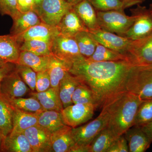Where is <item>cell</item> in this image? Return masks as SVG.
<instances>
[{
  "label": "cell",
  "mask_w": 152,
  "mask_h": 152,
  "mask_svg": "<svg viewBox=\"0 0 152 152\" xmlns=\"http://www.w3.org/2000/svg\"><path fill=\"white\" fill-rule=\"evenodd\" d=\"M134 66L129 61H91L84 58L73 64L69 72L89 87L96 109H102L127 91L128 76Z\"/></svg>",
  "instance_id": "cell-1"
},
{
  "label": "cell",
  "mask_w": 152,
  "mask_h": 152,
  "mask_svg": "<svg viewBox=\"0 0 152 152\" xmlns=\"http://www.w3.org/2000/svg\"><path fill=\"white\" fill-rule=\"evenodd\" d=\"M143 101L128 91L115 98L103 108L109 115L108 126L118 135H122L134 126L138 110Z\"/></svg>",
  "instance_id": "cell-2"
},
{
  "label": "cell",
  "mask_w": 152,
  "mask_h": 152,
  "mask_svg": "<svg viewBox=\"0 0 152 152\" xmlns=\"http://www.w3.org/2000/svg\"><path fill=\"white\" fill-rule=\"evenodd\" d=\"M109 115L104 109L90 122L72 128V134L75 145L69 152H89V146L101 131L107 126Z\"/></svg>",
  "instance_id": "cell-3"
},
{
  "label": "cell",
  "mask_w": 152,
  "mask_h": 152,
  "mask_svg": "<svg viewBox=\"0 0 152 152\" xmlns=\"http://www.w3.org/2000/svg\"><path fill=\"white\" fill-rule=\"evenodd\" d=\"M127 91L142 100L152 99V64L135 65L128 76Z\"/></svg>",
  "instance_id": "cell-4"
},
{
  "label": "cell",
  "mask_w": 152,
  "mask_h": 152,
  "mask_svg": "<svg viewBox=\"0 0 152 152\" xmlns=\"http://www.w3.org/2000/svg\"><path fill=\"white\" fill-rule=\"evenodd\" d=\"M101 29L124 37L134 22V17L127 15L124 11H97Z\"/></svg>",
  "instance_id": "cell-5"
},
{
  "label": "cell",
  "mask_w": 152,
  "mask_h": 152,
  "mask_svg": "<svg viewBox=\"0 0 152 152\" xmlns=\"http://www.w3.org/2000/svg\"><path fill=\"white\" fill-rule=\"evenodd\" d=\"M52 54L70 66L73 64L85 58L80 53L74 37L59 34L52 41Z\"/></svg>",
  "instance_id": "cell-6"
},
{
  "label": "cell",
  "mask_w": 152,
  "mask_h": 152,
  "mask_svg": "<svg viewBox=\"0 0 152 152\" xmlns=\"http://www.w3.org/2000/svg\"><path fill=\"white\" fill-rule=\"evenodd\" d=\"M73 6L67 0H44L34 8L43 23L57 27L63 17Z\"/></svg>",
  "instance_id": "cell-7"
},
{
  "label": "cell",
  "mask_w": 152,
  "mask_h": 152,
  "mask_svg": "<svg viewBox=\"0 0 152 152\" xmlns=\"http://www.w3.org/2000/svg\"><path fill=\"white\" fill-rule=\"evenodd\" d=\"M131 15L134 17L132 26L125 34L124 37L134 40L140 39L152 32V13L141 4L131 9Z\"/></svg>",
  "instance_id": "cell-8"
},
{
  "label": "cell",
  "mask_w": 152,
  "mask_h": 152,
  "mask_svg": "<svg viewBox=\"0 0 152 152\" xmlns=\"http://www.w3.org/2000/svg\"><path fill=\"white\" fill-rule=\"evenodd\" d=\"M96 110L93 104H76L66 107L61 112L65 124L73 128L92 118Z\"/></svg>",
  "instance_id": "cell-9"
},
{
  "label": "cell",
  "mask_w": 152,
  "mask_h": 152,
  "mask_svg": "<svg viewBox=\"0 0 152 152\" xmlns=\"http://www.w3.org/2000/svg\"><path fill=\"white\" fill-rule=\"evenodd\" d=\"M127 56L134 65L152 64V32L143 37L132 41Z\"/></svg>",
  "instance_id": "cell-10"
},
{
  "label": "cell",
  "mask_w": 152,
  "mask_h": 152,
  "mask_svg": "<svg viewBox=\"0 0 152 152\" xmlns=\"http://www.w3.org/2000/svg\"><path fill=\"white\" fill-rule=\"evenodd\" d=\"M89 32L94 39L99 43L127 56L132 40L101 29Z\"/></svg>",
  "instance_id": "cell-11"
},
{
  "label": "cell",
  "mask_w": 152,
  "mask_h": 152,
  "mask_svg": "<svg viewBox=\"0 0 152 152\" xmlns=\"http://www.w3.org/2000/svg\"><path fill=\"white\" fill-rule=\"evenodd\" d=\"M15 69L5 77L0 84V95L6 99L23 97L30 91Z\"/></svg>",
  "instance_id": "cell-12"
},
{
  "label": "cell",
  "mask_w": 152,
  "mask_h": 152,
  "mask_svg": "<svg viewBox=\"0 0 152 152\" xmlns=\"http://www.w3.org/2000/svg\"><path fill=\"white\" fill-rule=\"evenodd\" d=\"M31 145L33 152H52V133L38 124L24 132Z\"/></svg>",
  "instance_id": "cell-13"
},
{
  "label": "cell",
  "mask_w": 152,
  "mask_h": 152,
  "mask_svg": "<svg viewBox=\"0 0 152 152\" xmlns=\"http://www.w3.org/2000/svg\"><path fill=\"white\" fill-rule=\"evenodd\" d=\"M59 34L60 33L57 27L52 26L41 22L24 33L14 36L20 45L23 42L30 40L45 41L51 43L54 38Z\"/></svg>",
  "instance_id": "cell-14"
},
{
  "label": "cell",
  "mask_w": 152,
  "mask_h": 152,
  "mask_svg": "<svg viewBox=\"0 0 152 152\" xmlns=\"http://www.w3.org/2000/svg\"><path fill=\"white\" fill-rule=\"evenodd\" d=\"M127 142L129 152H145L152 142L141 127L133 126L124 134Z\"/></svg>",
  "instance_id": "cell-15"
},
{
  "label": "cell",
  "mask_w": 152,
  "mask_h": 152,
  "mask_svg": "<svg viewBox=\"0 0 152 152\" xmlns=\"http://www.w3.org/2000/svg\"><path fill=\"white\" fill-rule=\"evenodd\" d=\"M57 27L60 34L71 37L83 31H89L74 10L73 7L63 17Z\"/></svg>",
  "instance_id": "cell-16"
},
{
  "label": "cell",
  "mask_w": 152,
  "mask_h": 152,
  "mask_svg": "<svg viewBox=\"0 0 152 152\" xmlns=\"http://www.w3.org/2000/svg\"><path fill=\"white\" fill-rule=\"evenodd\" d=\"M73 9L90 31L101 29L98 23L96 12L88 0H83L75 5Z\"/></svg>",
  "instance_id": "cell-17"
},
{
  "label": "cell",
  "mask_w": 152,
  "mask_h": 152,
  "mask_svg": "<svg viewBox=\"0 0 152 152\" xmlns=\"http://www.w3.org/2000/svg\"><path fill=\"white\" fill-rule=\"evenodd\" d=\"M20 52V45L14 36H0V58L5 62L16 64Z\"/></svg>",
  "instance_id": "cell-18"
},
{
  "label": "cell",
  "mask_w": 152,
  "mask_h": 152,
  "mask_svg": "<svg viewBox=\"0 0 152 152\" xmlns=\"http://www.w3.org/2000/svg\"><path fill=\"white\" fill-rule=\"evenodd\" d=\"M31 96L39 102L45 110H56L61 112L64 109L60 97L59 88L51 87L42 92H32Z\"/></svg>",
  "instance_id": "cell-19"
},
{
  "label": "cell",
  "mask_w": 152,
  "mask_h": 152,
  "mask_svg": "<svg viewBox=\"0 0 152 152\" xmlns=\"http://www.w3.org/2000/svg\"><path fill=\"white\" fill-rule=\"evenodd\" d=\"M12 20L13 23L10 34L14 36L21 34L30 28L42 22L38 14L34 10L20 12Z\"/></svg>",
  "instance_id": "cell-20"
},
{
  "label": "cell",
  "mask_w": 152,
  "mask_h": 152,
  "mask_svg": "<svg viewBox=\"0 0 152 152\" xmlns=\"http://www.w3.org/2000/svg\"><path fill=\"white\" fill-rule=\"evenodd\" d=\"M72 128L66 126L52 133L51 142L53 152H69L75 145L72 134Z\"/></svg>",
  "instance_id": "cell-21"
},
{
  "label": "cell",
  "mask_w": 152,
  "mask_h": 152,
  "mask_svg": "<svg viewBox=\"0 0 152 152\" xmlns=\"http://www.w3.org/2000/svg\"><path fill=\"white\" fill-rule=\"evenodd\" d=\"M1 152H33L24 133H10L4 138Z\"/></svg>",
  "instance_id": "cell-22"
},
{
  "label": "cell",
  "mask_w": 152,
  "mask_h": 152,
  "mask_svg": "<svg viewBox=\"0 0 152 152\" xmlns=\"http://www.w3.org/2000/svg\"><path fill=\"white\" fill-rule=\"evenodd\" d=\"M81 80L69 72L66 74L60 82L59 90L60 99L64 108L72 105V97L76 88L81 83Z\"/></svg>",
  "instance_id": "cell-23"
},
{
  "label": "cell",
  "mask_w": 152,
  "mask_h": 152,
  "mask_svg": "<svg viewBox=\"0 0 152 152\" xmlns=\"http://www.w3.org/2000/svg\"><path fill=\"white\" fill-rule=\"evenodd\" d=\"M38 116V114L23 111L14 108L13 129L10 133H24L27 129L37 125Z\"/></svg>",
  "instance_id": "cell-24"
},
{
  "label": "cell",
  "mask_w": 152,
  "mask_h": 152,
  "mask_svg": "<svg viewBox=\"0 0 152 152\" xmlns=\"http://www.w3.org/2000/svg\"><path fill=\"white\" fill-rule=\"evenodd\" d=\"M120 136L107 126L104 128L89 146V152H107Z\"/></svg>",
  "instance_id": "cell-25"
},
{
  "label": "cell",
  "mask_w": 152,
  "mask_h": 152,
  "mask_svg": "<svg viewBox=\"0 0 152 152\" xmlns=\"http://www.w3.org/2000/svg\"><path fill=\"white\" fill-rule=\"evenodd\" d=\"M51 56H40L29 52L21 51L16 64L28 66L37 73L43 72L48 69Z\"/></svg>",
  "instance_id": "cell-26"
},
{
  "label": "cell",
  "mask_w": 152,
  "mask_h": 152,
  "mask_svg": "<svg viewBox=\"0 0 152 152\" xmlns=\"http://www.w3.org/2000/svg\"><path fill=\"white\" fill-rule=\"evenodd\" d=\"M70 66L66 63L55 57L51 56L48 71L52 88H59L60 82L69 72Z\"/></svg>",
  "instance_id": "cell-27"
},
{
  "label": "cell",
  "mask_w": 152,
  "mask_h": 152,
  "mask_svg": "<svg viewBox=\"0 0 152 152\" xmlns=\"http://www.w3.org/2000/svg\"><path fill=\"white\" fill-rule=\"evenodd\" d=\"M38 124L52 133L66 126L61 112L44 110L39 114Z\"/></svg>",
  "instance_id": "cell-28"
},
{
  "label": "cell",
  "mask_w": 152,
  "mask_h": 152,
  "mask_svg": "<svg viewBox=\"0 0 152 152\" xmlns=\"http://www.w3.org/2000/svg\"><path fill=\"white\" fill-rule=\"evenodd\" d=\"M13 112L14 108L8 101L0 95V133L4 137L12 130Z\"/></svg>",
  "instance_id": "cell-29"
},
{
  "label": "cell",
  "mask_w": 152,
  "mask_h": 152,
  "mask_svg": "<svg viewBox=\"0 0 152 152\" xmlns=\"http://www.w3.org/2000/svg\"><path fill=\"white\" fill-rule=\"evenodd\" d=\"M91 61H129L127 56L120 52L104 46L97 42L96 47L92 56L87 59ZM131 62V61H130Z\"/></svg>",
  "instance_id": "cell-30"
},
{
  "label": "cell",
  "mask_w": 152,
  "mask_h": 152,
  "mask_svg": "<svg viewBox=\"0 0 152 152\" xmlns=\"http://www.w3.org/2000/svg\"><path fill=\"white\" fill-rule=\"evenodd\" d=\"M80 53L85 58L92 56L96 47L97 42L91 35L89 31H83L75 36Z\"/></svg>",
  "instance_id": "cell-31"
},
{
  "label": "cell",
  "mask_w": 152,
  "mask_h": 152,
  "mask_svg": "<svg viewBox=\"0 0 152 152\" xmlns=\"http://www.w3.org/2000/svg\"><path fill=\"white\" fill-rule=\"evenodd\" d=\"M6 99L14 108L18 109L23 111L39 114L45 110L39 102L33 97Z\"/></svg>",
  "instance_id": "cell-32"
},
{
  "label": "cell",
  "mask_w": 152,
  "mask_h": 152,
  "mask_svg": "<svg viewBox=\"0 0 152 152\" xmlns=\"http://www.w3.org/2000/svg\"><path fill=\"white\" fill-rule=\"evenodd\" d=\"M51 44L46 41L30 40L20 44V51L29 52L39 56H50L53 55Z\"/></svg>",
  "instance_id": "cell-33"
},
{
  "label": "cell",
  "mask_w": 152,
  "mask_h": 152,
  "mask_svg": "<svg viewBox=\"0 0 152 152\" xmlns=\"http://www.w3.org/2000/svg\"><path fill=\"white\" fill-rule=\"evenodd\" d=\"M152 121V99L143 100L139 107L134 126L141 127Z\"/></svg>",
  "instance_id": "cell-34"
},
{
  "label": "cell",
  "mask_w": 152,
  "mask_h": 152,
  "mask_svg": "<svg viewBox=\"0 0 152 152\" xmlns=\"http://www.w3.org/2000/svg\"><path fill=\"white\" fill-rule=\"evenodd\" d=\"M72 101L73 104L91 103L94 104L91 90L83 82L76 88L72 97Z\"/></svg>",
  "instance_id": "cell-35"
},
{
  "label": "cell",
  "mask_w": 152,
  "mask_h": 152,
  "mask_svg": "<svg viewBox=\"0 0 152 152\" xmlns=\"http://www.w3.org/2000/svg\"><path fill=\"white\" fill-rule=\"evenodd\" d=\"M97 11L124 10L125 8L121 0H88Z\"/></svg>",
  "instance_id": "cell-36"
},
{
  "label": "cell",
  "mask_w": 152,
  "mask_h": 152,
  "mask_svg": "<svg viewBox=\"0 0 152 152\" xmlns=\"http://www.w3.org/2000/svg\"><path fill=\"white\" fill-rule=\"evenodd\" d=\"M16 70L31 91H35L37 73L28 66L18 64H16Z\"/></svg>",
  "instance_id": "cell-37"
},
{
  "label": "cell",
  "mask_w": 152,
  "mask_h": 152,
  "mask_svg": "<svg viewBox=\"0 0 152 152\" xmlns=\"http://www.w3.org/2000/svg\"><path fill=\"white\" fill-rule=\"evenodd\" d=\"M20 12L18 9L17 0H0V14L8 15L13 19Z\"/></svg>",
  "instance_id": "cell-38"
},
{
  "label": "cell",
  "mask_w": 152,
  "mask_h": 152,
  "mask_svg": "<svg viewBox=\"0 0 152 152\" xmlns=\"http://www.w3.org/2000/svg\"><path fill=\"white\" fill-rule=\"evenodd\" d=\"M51 87L50 79L48 71L37 72L36 89L37 92H42Z\"/></svg>",
  "instance_id": "cell-39"
},
{
  "label": "cell",
  "mask_w": 152,
  "mask_h": 152,
  "mask_svg": "<svg viewBox=\"0 0 152 152\" xmlns=\"http://www.w3.org/2000/svg\"><path fill=\"white\" fill-rule=\"evenodd\" d=\"M129 152L127 142L124 135L120 136L115 141L107 152Z\"/></svg>",
  "instance_id": "cell-40"
},
{
  "label": "cell",
  "mask_w": 152,
  "mask_h": 152,
  "mask_svg": "<svg viewBox=\"0 0 152 152\" xmlns=\"http://www.w3.org/2000/svg\"><path fill=\"white\" fill-rule=\"evenodd\" d=\"M17 2L18 9L20 12H26L34 10V0H17Z\"/></svg>",
  "instance_id": "cell-41"
},
{
  "label": "cell",
  "mask_w": 152,
  "mask_h": 152,
  "mask_svg": "<svg viewBox=\"0 0 152 152\" xmlns=\"http://www.w3.org/2000/svg\"><path fill=\"white\" fill-rule=\"evenodd\" d=\"M16 64L7 63V64L0 68V84L3 79L15 69Z\"/></svg>",
  "instance_id": "cell-42"
},
{
  "label": "cell",
  "mask_w": 152,
  "mask_h": 152,
  "mask_svg": "<svg viewBox=\"0 0 152 152\" xmlns=\"http://www.w3.org/2000/svg\"><path fill=\"white\" fill-rule=\"evenodd\" d=\"M141 128L152 142V121L148 124L144 125L141 127Z\"/></svg>",
  "instance_id": "cell-43"
},
{
  "label": "cell",
  "mask_w": 152,
  "mask_h": 152,
  "mask_svg": "<svg viewBox=\"0 0 152 152\" xmlns=\"http://www.w3.org/2000/svg\"><path fill=\"white\" fill-rule=\"evenodd\" d=\"M121 1L124 3L126 9L134 6L143 3L141 0H121Z\"/></svg>",
  "instance_id": "cell-44"
},
{
  "label": "cell",
  "mask_w": 152,
  "mask_h": 152,
  "mask_svg": "<svg viewBox=\"0 0 152 152\" xmlns=\"http://www.w3.org/2000/svg\"><path fill=\"white\" fill-rule=\"evenodd\" d=\"M67 1H68V2L69 3L72 5L74 6L80 2L81 1H83V0H67Z\"/></svg>",
  "instance_id": "cell-45"
},
{
  "label": "cell",
  "mask_w": 152,
  "mask_h": 152,
  "mask_svg": "<svg viewBox=\"0 0 152 152\" xmlns=\"http://www.w3.org/2000/svg\"><path fill=\"white\" fill-rule=\"evenodd\" d=\"M44 0H34V8L37 6L39 5Z\"/></svg>",
  "instance_id": "cell-46"
},
{
  "label": "cell",
  "mask_w": 152,
  "mask_h": 152,
  "mask_svg": "<svg viewBox=\"0 0 152 152\" xmlns=\"http://www.w3.org/2000/svg\"><path fill=\"white\" fill-rule=\"evenodd\" d=\"M4 136L2 135L0 133V151L1 152V149L2 145V142L3 140H4Z\"/></svg>",
  "instance_id": "cell-47"
},
{
  "label": "cell",
  "mask_w": 152,
  "mask_h": 152,
  "mask_svg": "<svg viewBox=\"0 0 152 152\" xmlns=\"http://www.w3.org/2000/svg\"><path fill=\"white\" fill-rule=\"evenodd\" d=\"M7 63H6L3 59H2L1 58H0V68L4 66Z\"/></svg>",
  "instance_id": "cell-48"
},
{
  "label": "cell",
  "mask_w": 152,
  "mask_h": 152,
  "mask_svg": "<svg viewBox=\"0 0 152 152\" xmlns=\"http://www.w3.org/2000/svg\"><path fill=\"white\" fill-rule=\"evenodd\" d=\"M148 9L152 13V3L150 4Z\"/></svg>",
  "instance_id": "cell-49"
},
{
  "label": "cell",
  "mask_w": 152,
  "mask_h": 152,
  "mask_svg": "<svg viewBox=\"0 0 152 152\" xmlns=\"http://www.w3.org/2000/svg\"><path fill=\"white\" fill-rule=\"evenodd\" d=\"M141 1L143 2L145 1L146 0H141Z\"/></svg>",
  "instance_id": "cell-50"
},
{
  "label": "cell",
  "mask_w": 152,
  "mask_h": 152,
  "mask_svg": "<svg viewBox=\"0 0 152 152\" xmlns=\"http://www.w3.org/2000/svg\"></svg>",
  "instance_id": "cell-51"
}]
</instances>
